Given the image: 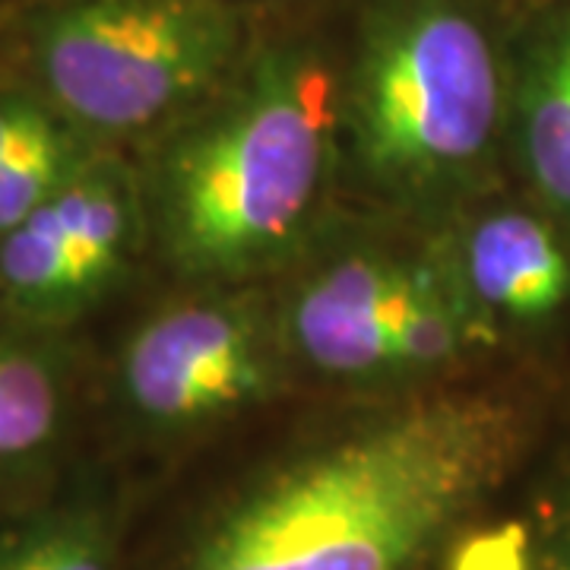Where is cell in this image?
I'll use <instances>...</instances> for the list:
<instances>
[{
	"instance_id": "52a82bcc",
	"label": "cell",
	"mask_w": 570,
	"mask_h": 570,
	"mask_svg": "<svg viewBox=\"0 0 570 570\" xmlns=\"http://www.w3.org/2000/svg\"><path fill=\"white\" fill-rule=\"evenodd\" d=\"M422 285V266L348 254L311 276L288 311V340L333 377L396 371V333Z\"/></svg>"
},
{
	"instance_id": "8fae6325",
	"label": "cell",
	"mask_w": 570,
	"mask_h": 570,
	"mask_svg": "<svg viewBox=\"0 0 570 570\" xmlns=\"http://www.w3.org/2000/svg\"><path fill=\"white\" fill-rule=\"evenodd\" d=\"M67 381L51 348L0 330V466L48 448L63 422Z\"/></svg>"
},
{
	"instance_id": "ba28073f",
	"label": "cell",
	"mask_w": 570,
	"mask_h": 570,
	"mask_svg": "<svg viewBox=\"0 0 570 570\" xmlns=\"http://www.w3.org/2000/svg\"><path fill=\"white\" fill-rule=\"evenodd\" d=\"M460 279L485 317L532 324L558 314L570 298V257L549 223L504 209L469 232Z\"/></svg>"
},
{
	"instance_id": "3957f363",
	"label": "cell",
	"mask_w": 570,
	"mask_h": 570,
	"mask_svg": "<svg viewBox=\"0 0 570 570\" xmlns=\"http://www.w3.org/2000/svg\"><path fill=\"white\" fill-rule=\"evenodd\" d=\"M504 121V73L469 0H384L343 86V134L371 181L441 200L482 178Z\"/></svg>"
},
{
	"instance_id": "30bf717a",
	"label": "cell",
	"mask_w": 570,
	"mask_h": 570,
	"mask_svg": "<svg viewBox=\"0 0 570 570\" xmlns=\"http://www.w3.org/2000/svg\"><path fill=\"white\" fill-rule=\"evenodd\" d=\"M96 146L41 92L0 86V238L32 216Z\"/></svg>"
},
{
	"instance_id": "9c48e42d",
	"label": "cell",
	"mask_w": 570,
	"mask_h": 570,
	"mask_svg": "<svg viewBox=\"0 0 570 570\" xmlns=\"http://www.w3.org/2000/svg\"><path fill=\"white\" fill-rule=\"evenodd\" d=\"M510 108L532 187L570 216V3L532 22L513 73Z\"/></svg>"
},
{
	"instance_id": "8992f818",
	"label": "cell",
	"mask_w": 570,
	"mask_h": 570,
	"mask_svg": "<svg viewBox=\"0 0 570 570\" xmlns=\"http://www.w3.org/2000/svg\"><path fill=\"white\" fill-rule=\"evenodd\" d=\"M273 384L261 317L242 302L204 298L153 314L118 362L124 406L159 431L204 425L250 406Z\"/></svg>"
},
{
	"instance_id": "6da1fadb",
	"label": "cell",
	"mask_w": 570,
	"mask_h": 570,
	"mask_svg": "<svg viewBox=\"0 0 570 570\" xmlns=\"http://www.w3.org/2000/svg\"><path fill=\"white\" fill-rule=\"evenodd\" d=\"M523 444L527 419L501 393L403 400L238 491L175 570H419L504 485Z\"/></svg>"
},
{
	"instance_id": "4fadbf2b",
	"label": "cell",
	"mask_w": 570,
	"mask_h": 570,
	"mask_svg": "<svg viewBox=\"0 0 570 570\" xmlns=\"http://www.w3.org/2000/svg\"><path fill=\"white\" fill-rule=\"evenodd\" d=\"M456 570H570V479L530 527H508L472 542Z\"/></svg>"
},
{
	"instance_id": "5b68a950",
	"label": "cell",
	"mask_w": 570,
	"mask_h": 570,
	"mask_svg": "<svg viewBox=\"0 0 570 570\" xmlns=\"http://www.w3.org/2000/svg\"><path fill=\"white\" fill-rule=\"evenodd\" d=\"M146 223L137 175L96 146L32 216L0 238V302L26 324L80 317L127 273Z\"/></svg>"
},
{
	"instance_id": "7a4b0ae2",
	"label": "cell",
	"mask_w": 570,
	"mask_h": 570,
	"mask_svg": "<svg viewBox=\"0 0 570 570\" xmlns=\"http://www.w3.org/2000/svg\"><path fill=\"white\" fill-rule=\"evenodd\" d=\"M343 130V86L302 45L245 58L171 130L142 184L146 219L190 279L283 261L314 219Z\"/></svg>"
},
{
	"instance_id": "7c38bea8",
	"label": "cell",
	"mask_w": 570,
	"mask_h": 570,
	"mask_svg": "<svg viewBox=\"0 0 570 570\" xmlns=\"http://www.w3.org/2000/svg\"><path fill=\"white\" fill-rule=\"evenodd\" d=\"M0 570H115V520L92 498H67L0 530Z\"/></svg>"
},
{
	"instance_id": "277c9868",
	"label": "cell",
	"mask_w": 570,
	"mask_h": 570,
	"mask_svg": "<svg viewBox=\"0 0 570 570\" xmlns=\"http://www.w3.org/2000/svg\"><path fill=\"white\" fill-rule=\"evenodd\" d=\"M26 45L41 96L92 142L171 130L247 58L228 0H48Z\"/></svg>"
}]
</instances>
